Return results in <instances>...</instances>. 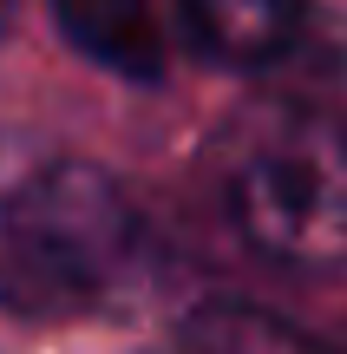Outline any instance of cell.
<instances>
[{
	"mask_svg": "<svg viewBox=\"0 0 347 354\" xmlns=\"http://www.w3.org/2000/svg\"><path fill=\"white\" fill-rule=\"evenodd\" d=\"M230 230L275 269H347V131L308 112H243L210 145Z\"/></svg>",
	"mask_w": 347,
	"mask_h": 354,
	"instance_id": "7a4b0ae2",
	"label": "cell"
},
{
	"mask_svg": "<svg viewBox=\"0 0 347 354\" xmlns=\"http://www.w3.org/2000/svg\"><path fill=\"white\" fill-rule=\"evenodd\" d=\"M177 26L210 66L269 73L301 46L308 0H177Z\"/></svg>",
	"mask_w": 347,
	"mask_h": 354,
	"instance_id": "3957f363",
	"label": "cell"
},
{
	"mask_svg": "<svg viewBox=\"0 0 347 354\" xmlns=\"http://www.w3.org/2000/svg\"><path fill=\"white\" fill-rule=\"evenodd\" d=\"M164 282L138 190L99 158L0 125V308L26 322L131 315Z\"/></svg>",
	"mask_w": 347,
	"mask_h": 354,
	"instance_id": "6da1fadb",
	"label": "cell"
},
{
	"mask_svg": "<svg viewBox=\"0 0 347 354\" xmlns=\"http://www.w3.org/2000/svg\"><path fill=\"white\" fill-rule=\"evenodd\" d=\"M184 342H190V354H335L249 302H204L184 322Z\"/></svg>",
	"mask_w": 347,
	"mask_h": 354,
	"instance_id": "5b68a950",
	"label": "cell"
},
{
	"mask_svg": "<svg viewBox=\"0 0 347 354\" xmlns=\"http://www.w3.org/2000/svg\"><path fill=\"white\" fill-rule=\"evenodd\" d=\"M0 20H7V0H0Z\"/></svg>",
	"mask_w": 347,
	"mask_h": 354,
	"instance_id": "8992f818",
	"label": "cell"
},
{
	"mask_svg": "<svg viewBox=\"0 0 347 354\" xmlns=\"http://www.w3.org/2000/svg\"><path fill=\"white\" fill-rule=\"evenodd\" d=\"M52 26L86 66L125 79V86H157L170 66L164 26L151 0H46Z\"/></svg>",
	"mask_w": 347,
	"mask_h": 354,
	"instance_id": "277c9868",
	"label": "cell"
}]
</instances>
